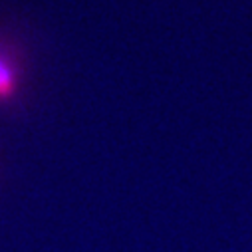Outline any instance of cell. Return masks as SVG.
<instances>
[{"label": "cell", "instance_id": "cell-1", "mask_svg": "<svg viewBox=\"0 0 252 252\" xmlns=\"http://www.w3.org/2000/svg\"><path fill=\"white\" fill-rule=\"evenodd\" d=\"M18 80H20V72L16 60L4 48H0V99L14 95L18 88Z\"/></svg>", "mask_w": 252, "mask_h": 252}]
</instances>
